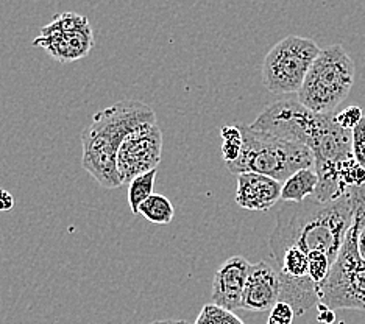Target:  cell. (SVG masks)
Instances as JSON below:
<instances>
[{
	"mask_svg": "<svg viewBox=\"0 0 365 324\" xmlns=\"http://www.w3.org/2000/svg\"><path fill=\"white\" fill-rule=\"evenodd\" d=\"M351 152L354 160L365 169V115L351 130Z\"/></svg>",
	"mask_w": 365,
	"mask_h": 324,
	"instance_id": "cell-19",
	"label": "cell"
},
{
	"mask_svg": "<svg viewBox=\"0 0 365 324\" xmlns=\"http://www.w3.org/2000/svg\"><path fill=\"white\" fill-rule=\"evenodd\" d=\"M250 265L242 256L230 257L220 265L212 279V304L231 312L242 309V296Z\"/></svg>",
	"mask_w": 365,
	"mask_h": 324,
	"instance_id": "cell-10",
	"label": "cell"
},
{
	"mask_svg": "<svg viewBox=\"0 0 365 324\" xmlns=\"http://www.w3.org/2000/svg\"><path fill=\"white\" fill-rule=\"evenodd\" d=\"M156 178V169L147 173L139 174L135 179L128 182V204L133 214H139V206L143 204L145 199L153 195V186Z\"/></svg>",
	"mask_w": 365,
	"mask_h": 324,
	"instance_id": "cell-16",
	"label": "cell"
},
{
	"mask_svg": "<svg viewBox=\"0 0 365 324\" xmlns=\"http://www.w3.org/2000/svg\"><path fill=\"white\" fill-rule=\"evenodd\" d=\"M362 119H364V114L359 106H348L345 110L334 114L336 123L339 127H342L344 130H348V131H351Z\"/></svg>",
	"mask_w": 365,
	"mask_h": 324,
	"instance_id": "cell-20",
	"label": "cell"
},
{
	"mask_svg": "<svg viewBox=\"0 0 365 324\" xmlns=\"http://www.w3.org/2000/svg\"><path fill=\"white\" fill-rule=\"evenodd\" d=\"M283 182L259 173L237 174L236 203L247 211L267 212L281 199Z\"/></svg>",
	"mask_w": 365,
	"mask_h": 324,
	"instance_id": "cell-12",
	"label": "cell"
},
{
	"mask_svg": "<svg viewBox=\"0 0 365 324\" xmlns=\"http://www.w3.org/2000/svg\"><path fill=\"white\" fill-rule=\"evenodd\" d=\"M294 318H295L294 307L284 301H278L272 307L267 324H292Z\"/></svg>",
	"mask_w": 365,
	"mask_h": 324,
	"instance_id": "cell-21",
	"label": "cell"
},
{
	"mask_svg": "<svg viewBox=\"0 0 365 324\" xmlns=\"http://www.w3.org/2000/svg\"><path fill=\"white\" fill-rule=\"evenodd\" d=\"M139 214L153 224H169L175 217V207L168 197L153 194L139 206Z\"/></svg>",
	"mask_w": 365,
	"mask_h": 324,
	"instance_id": "cell-14",
	"label": "cell"
},
{
	"mask_svg": "<svg viewBox=\"0 0 365 324\" xmlns=\"http://www.w3.org/2000/svg\"><path fill=\"white\" fill-rule=\"evenodd\" d=\"M239 127L244 145L239 160L228 167L233 174L259 173L284 182L295 172L314 167L315 160L308 147L256 131L250 125L239 123Z\"/></svg>",
	"mask_w": 365,
	"mask_h": 324,
	"instance_id": "cell-5",
	"label": "cell"
},
{
	"mask_svg": "<svg viewBox=\"0 0 365 324\" xmlns=\"http://www.w3.org/2000/svg\"><path fill=\"white\" fill-rule=\"evenodd\" d=\"M194 324H245L235 312L223 309L212 303L205 304Z\"/></svg>",
	"mask_w": 365,
	"mask_h": 324,
	"instance_id": "cell-17",
	"label": "cell"
},
{
	"mask_svg": "<svg viewBox=\"0 0 365 324\" xmlns=\"http://www.w3.org/2000/svg\"><path fill=\"white\" fill-rule=\"evenodd\" d=\"M281 281L278 270L267 262H256L250 265L245 282L242 309L252 312L272 310L279 301Z\"/></svg>",
	"mask_w": 365,
	"mask_h": 324,
	"instance_id": "cell-11",
	"label": "cell"
},
{
	"mask_svg": "<svg viewBox=\"0 0 365 324\" xmlns=\"http://www.w3.org/2000/svg\"><path fill=\"white\" fill-rule=\"evenodd\" d=\"M358 251H359V256L365 261V226L359 231V236H358Z\"/></svg>",
	"mask_w": 365,
	"mask_h": 324,
	"instance_id": "cell-24",
	"label": "cell"
},
{
	"mask_svg": "<svg viewBox=\"0 0 365 324\" xmlns=\"http://www.w3.org/2000/svg\"><path fill=\"white\" fill-rule=\"evenodd\" d=\"M222 137V160L225 162L227 169L231 167L242 153V131H240L239 123L236 125H223L220 128Z\"/></svg>",
	"mask_w": 365,
	"mask_h": 324,
	"instance_id": "cell-15",
	"label": "cell"
},
{
	"mask_svg": "<svg viewBox=\"0 0 365 324\" xmlns=\"http://www.w3.org/2000/svg\"><path fill=\"white\" fill-rule=\"evenodd\" d=\"M354 63L340 44L322 48L306 75L298 102L317 114H334L336 108L351 93Z\"/></svg>",
	"mask_w": 365,
	"mask_h": 324,
	"instance_id": "cell-6",
	"label": "cell"
},
{
	"mask_svg": "<svg viewBox=\"0 0 365 324\" xmlns=\"http://www.w3.org/2000/svg\"><path fill=\"white\" fill-rule=\"evenodd\" d=\"M354 219V189L344 197L322 202L314 195L303 203H284L278 209L269 239L270 253L298 246L306 254L325 253L336 262Z\"/></svg>",
	"mask_w": 365,
	"mask_h": 324,
	"instance_id": "cell-2",
	"label": "cell"
},
{
	"mask_svg": "<svg viewBox=\"0 0 365 324\" xmlns=\"http://www.w3.org/2000/svg\"><path fill=\"white\" fill-rule=\"evenodd\" d=\"M322 52L315 41L287 36L273 46L262 63V83L272 94H294L302 89L312 63Z\"/></svg>",
	"mask_w": 365,
	"mask_h": 324,
	"instance_id": "cell-7",
	"label": "cell"
},
{
	"mask_svg": "<svg viewBox=\"0 0 365 324\" xmlns=\"http://www.w3.org/2000/svg\"><path fill=\"white\" fill-rule=\"evenodd\" d=\"M148 324H190L187 320H173V318H169V320H156V321H152Z\"/></svg>",
	"mask_w": 365,
	"mask_h": 324,
	"instance_id": "cell-25",
	"label": "cell"
},
{
	"mask_svg": "<svg viewBox=\"0 0 365 324\" xmlns=\"http://www.w3.org/2000/svg\"><path fill=\"white\" fill-rule=\"evenodd\" d=\"M365 226V186L354 189V219L329 276L319 287V304L329 310L365 312V261L358 251L359 231Z\"/></svg>",
	"mask_w": 365,
	"mask_h": 324,
	"instance_id": "cell-4",
	"label": "cell"
},
{
	"mask_svg": "<svg viewBox=\"0 0 365 324\" xmlns=\"http://www.w3.org/2000/svg\"><path fill=\"white\" fill-rule=\"evenodd\" d=\"M256 131L308 147L314 155V170L319 174L317 194L337 197L339 165L351 152V131L339 127L334 114H317L298 100H279L269 105L250 125Z\"/></svg>",
	"mask_w": 365,
	"mask_h": 324,
	"instance_id": "cell-1",
	"label": "cell"
},
{
	"mask_svg": "<svg viewBox=\"0 0 365 324\" xmlns=\"http://www.w3.org/2000/svg\"><path fill=\"white\" fill-rule=\"evenodd\" d=\"M33 46L41 47L60 63H73L86 58L94 47V33L86 16L66 11L44 25Z\"/></svg>",
	"mask_w": 365,
	"mask_h": 324,
	"instance_id": "cell-8",
	"label": "cell"
},
{
	"mask_svg": "<svg viewBox=\"0 0 365 324\" xmlns=\"http://www.w3.org/2000/svg\"><path fill=\"white\" fill-rule=\"evenodd\" d=\"M317 309L320 310L319 317H317V320H319L320 323H325V324L334 323V320H336L334 310H329V309H327V307H323V305H320V304H317Z\"/></svg>",
	"mask_w": 365,
	"mask_h": 324,
	"instance_id": "cell-23",
	"label": "cell"
},
{
	"mask_svg": "<svg viewBox=\"0 0 365 324\" xmlns=\"http://www.w3.org/2000/svg\"><path fill=\"white\" fill-rule=\"evenodd\" d=\"M163 153V132L158 122L145 123L123 140L118 152L122 184L143 173L158 169Z\"/></svg>",
	"mask_w": 365,
	"mask_h": 324,
	"instance_id": "cell-9",
	"label": "cell"
},
{
	"mask_svg": "<svg viewBox=\"0 0 365 324\" xmlns=\"http://www.w3.org/2000/svg\"><path fill=\"white\" fill-rule=\"evenodd\" d=\"M14 207V197L8 190H0V212H8Z\"/></svg>",
	"mask_w": 365,
	"mask_h": 324,
	"instance_id": "cell-22",
	"label": "cell"
},
{
	"mask_svg": "<svg viewBox=\"0 0 365 324\" xmlns=\"http://www.w3.org/2000/svg\"><path fill=\"white\" fill-rule=\"evenodd\" d=\"M308 257H309V278L320 287L329 276L334 262L322 251H312L308 254Z\"/></svg>",
	"mask_w": 365,
	"mask_h": 324,
	"instance_id": "cell-18",
	"label": "cell"
},
{
	"mask_svg": "<svg viewBox=\"0 0 365 324\" xmlns=\"http://www.w3.org/2000/svg\"><path fill=\"white\" fill-rule=\"evenodd\" d=\"M152 122H158L155 111L136 100H122L98 111L81 132V167L101 186L106 189L120 187L119 148L133 131Z\"/></svg>",
	"mask_w": 365,
	"mask_h": 324,
	"instance_id": "cell-3",
	"label": "cell"
},
{
	"mask_svg": "<svg viewBox=\"0 0 365 324\" xmlns=\"http://www.w3.org/2000/svg\"><path fill=\"white\" fill-rule=\"evenodd\" d=\"M319 186V174L314 167L302 169L283 182L281 189V202L283 203H303L306 198L315 194Z\"/></svg>",
	"mask_w": 365,
	"mask_h": 324,
	"instance_id": "cell-13",
	"label": "cell"
}]
</instances>
